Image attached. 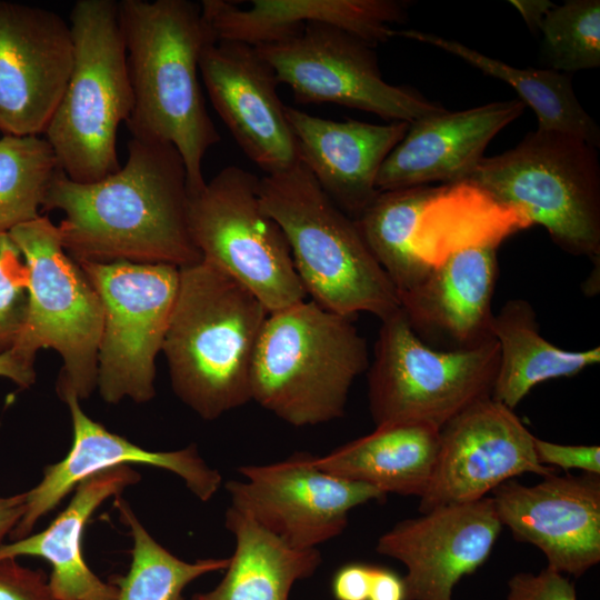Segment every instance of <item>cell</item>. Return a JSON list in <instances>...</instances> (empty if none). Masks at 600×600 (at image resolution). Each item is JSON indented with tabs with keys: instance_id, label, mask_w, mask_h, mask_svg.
I'll list each match as a JSON object with an SVG mask.
<instances>
[{
	"instance_id": "obj_38",
	"label": "cell",
	"mask_w": 600,
	"mask_h": 600,
	"mask_svg": "<svg viewBox=\"0 0 600 600\" xmlns=\"http://www.w3.org/2000/svg\"><path fill=\"white\" fill-rule=\"evenodd\" d=\"M368 600H406L403 578L389 568L372 566Z\"/></svg>"
},
{
	"instance_id": "obj_18",
	"label": "cell",
	"mask_w": 600,
	"mask_h": 600,
	"mask_svg": "<svg viewBox=\"0 0 600 600\" xmlns=\"http://www.w3.org/2000/svg\"><path fill=\"white\" fill-rule=\"evenodd\" d=\"M514 539L537 547L549 568L584 574L600 561V476L557 472L537 484L510 479L491 491Z\"/></svg>"
},
{
	"instance_id": "obj_37",
	"label": "cell",
	"mask_w": 600,
	"mask_h": 600,
	"mask_svg": "<svg viewBox=\"0 0 600 600\" xmlns=\"http://www.w3.org/2000/svg\"><path fill=\"white\" fill-rule=\"evenodd\" d=\"M372 566L348 563L333 576L332 593L336 600H368Z\"/></svg>"
},
{
	"instance_id": "obj_9",
	"label": "cell",
	"mask_w": 600,
	"mask_h": 600,
	"mask_svg": "<svg viewBox=\"0 0 600 600\" xmlns=\"http://www.w3.org/2000/svg\"><path fill=\"white\" fill-rule=\"evenodd\" d=\"M9 236L29 270L28 316L12 350L34 362L38 350L53 349L62 359L59 398L87 399L97 388L103 323L100 298L63 249L58 227L48 217L22 223Z\"/></svg>"
},
{
	"instance_id": "obj_29",
	"label": "cell",
	"mask_w": 600,
	"mask_h": 600,
	"mask_svg": "<svg viewBox=\"0 0 600 600\" xmlns=\"http://www.w3.org/2000/svg\"><path fill=\"white\" fill-rule=\"evenodd\" d=\"M448 184L380 191L356 219L371 252L399 296L418 286L430 269L422 254L420 229L427 211Z\"/></svg>"
},
{
	"instance_id": "obj_27",
	"label": "cell",
	"mask_w": 600,
	"mask_h": 600,
	"mask_svg": "<svg viewBox=\"0 0 600 600\" xmlns=\"http://www.w3.org/2000/svg\"><path fill=\"white\" fill-rule=\"evenodd\" d=\"M491 336L499 347V366L491 398L514 410L537 384L572 377L600 362V348L564 350L540 334L533 307L508 300L493 314Z\"/></svg>"
},
{
	"instance_id": "obj_17",
	"label": "cell",
	"mask_w": 600,
	"mask_h": 600,
	"mask_svg": "<svg viewBox=\"0 0 600 600\" xmlns=\"http://www.w3.org/2000/svg\"><path fill=\"white\" fill-rule=\"evenodd\" d=\"M502 527L492 498L484 497L398 522L376 550L407 568L406 600H452L457 583L489 559Z\"/></svg>"
},
{
	"instance_id": "obj_23",
	"label": "cell",
	"mask_w": 600,
	"mask_h": 600,
	"mask_svg": "<svg viewBox=\"0 0 600 600\" xmlns=\"http://www.w3.org/2000/svg\"><path fill=\"white\" fill-rule=\"evenodd\" d=\"M204 21L216 41L258 47L299 32L308 23L341 29L377 47L396 37L409 1L402 0H251L247 9L233 1L202 0Z\"/></svg>"
},
{
	"instance_id": "obj_2",
	"label": "cell",
	"mask_w": 600,
	"mask_h": 600,
	"mask_svg": "<svg viewBox=\"0 0 600 600\" xmlns=\"http://www.w3.org/2000/svg\"><path fill=\"white\" fill-rule=\"evenodd\" d=\"M133 106L126 126L133 138L170 143L186 166L189 193L206 183L202 163L220 141L199 81V62L216 41L201 6L190 0H121Z\"/></svg>"
},
{
	"instance_id": "obj_6",
	"label": "cell",
	"mask_w": 600,
	"mask_h": 600,
	"mask_svg": "<svg viewBox=\"0 0 600 600\" xmlns=\"http://www.w3.org/2000/svg\"><path fill=\"white\" fill-rule=\"evenodd\" d=\"M462 182L527 224L542 226L567 253L599 262L600 164L594 146L537 129L512 149L483 157Z\"/></svg>"
},
{
	"instance_id": "obj_10",
	"label": "cell",
	"mask_w": 600,
	"mask_h": 600,
	"mask_svg": "<svg viewBox=\"0 0 600 600\" xmlns=\"http://www.w3.org/2000/svg\"><path fill=\"white\" fill-rule=\"evenodd\" d=\"M259 179L227 166L189 196V228L202 260L248 288L268 309L307 298L287 238L263 211Z\"/></svg>"
},
{
	"instance_id": "obj_31",
	"label": "cell",
	"mask_w": 600,
	"mask_h": 600,
	"mask_svg": "<svg viewBox=\"0 0 600 600\" xmlns=\"http://www.w3.org/2000/svg\"><path fill=\"white\" fill-rule=\"evenodd\" d=\"M56 154L43 136L0 138V233L41 216L54 178Z\"/></svg>"
},
{
	"instance_id": "obj_35",
	"label": "cell",
	"mask_w": 600,
	"mask_h": 600,
	"mask_svg": "<svg viewBox=\"0 0 600 600\" xmlns=\"http://www.w3.org/2000/svg\"><path fill=\"white\" fill-rule=\"evenodd\" d=\"M0 600H56L43 570L22 566L16 558L0 560Z\"/></svg>"
},
{
	"instance_id": "obj_5",
	"label": "cell",
	"mask_w": 600,
	"mask_h": 600,
	"mask_svg": "<svg viewBox=\"0 0 600 600\" xmlns=\"http://www.w3.org/2000/svg\"><path fill=\"white\" fill-rule=\"evenodd\" d=\"M369 367L350 317L307 299L268 314L250 376L251 400L294 427L344 413L350 388Z\"/></svg>"
},
{
	"instance_id": "obj_41",
	"label": "cell",
	"mask_w": 600,
	"mask_h": 600,
	"mask_svg": "<svg viewBox=\"0 0 600 600\" xmlns=\"http://www.w3.org/2000/svg\"><path fill=\"white\" fill-rule=\"evenodd\" d=\"M509 3L518 10L528 29L534 34L539 33L546 14L556 4L549 0H510Z\"/></svg>"
},
{
	"instance_id": "obj_30",
	"label": "cell",
	"mask_w": 600,
	"mask_h": 600,
	"mask_svg": "<svg viewBox=\"0 0 600 600\" xmlns=\"http://www.w3.org/2000/svg\"><path fill=\"white\" fill-rule=\"evenodd\" d=\"M119 517L132 536V560L126 576L112 577L116 600H183V590L203 574L226 570L229 558L187 562L158 543L120 496L114 499Z\"/></svg>"
},
{
	"instance_id": "obj_21",
	"label": "cell",
	"mask_w": 600,
	"mask_h": 600,
	"mask_svg": "<svg viewBox=\"0 0 600 600\" xmlns=\"http://www.w3.org/2000/svg\"><path fill=\"white\" fill-rule=\"evenodd\" d=\"M524 108L519 99L496 101L461 111L443 110L409 123L379 170L377 189L462 182L483 158L493 137L519 118Z\"/></svg>"
},
{
	"instance_id": "obj_8",
	"label": "cell",
	"mask_w": 600,
	"mask_h": 600,
	"mask_svg": "<svg viewBox=\"0 0 600 600\" xmlns=\"http://www.w3.org/2000/svg\"><path fill=\"white\" fill-rule=\"evenodd\" d=\"M498 366L493 338L468 349H436L414 333L400 308L381 320L368 367L372 420L376 427L419 423L440 430L491 397Z\"/></svg>"
},
{
	"instance_id": "obj_40",
	"label": "cell",
	"mask_w": 600,
	"mask_h": 600,
	"mask_svg": "<svg viewBox=\"0 0 600 600\" xmlns=\"http://www.w3.org/2000/svg\"><path fill=\"white\" fill-rule=\"evenodd\" d=\"M27 510V491L9 497H0V546L13 531Z\"/></svg>"
},
{
	"instance_id": "obj_12",
	"label": "cell",
	"mask_w": 600,
	"mask_h": 600,
	"mask_svg": "<svg viewBox=\"0 0 600 600\" xmlns=\"http://www.w3.org/2000/svg\"><path fill=\"white\" fill-rule=\"evenodd\" d=\"M254 48L302 104L333 103L408 123L446 110L411 87L387 82L376 47L332 26L308 23Z\"/></svg>"
},
{
	"instance_id": "obj_24",
	"label": "cell",
	"mask_w": 600,
	"mask_h": 600,
	"mask_svg": "<svg viewBox=\"0 0 600 600\" xmlns=\"http://www.w3.org/2000/svg\"><path fill=\"white\" fill-rule=\"evenodd\" d=\"M140 474L118 466L83 479L64 510L41 532L2 543L0 560L21 556L47 560L52 571L49 586L56 600H116L118 587L100 579L86 563L81 539L88 520L109 498L136 484Z\"/></svg>"
},
{
	"instance_id": "obj_7",
	"label": "cell",
	"mask_w": 600,
	"mask_h": 600,
	"mask_svg": "<svg viewBox=\"0 0 600 600\" xmlns=\"http://www.w3.org/2000/svg\"><path fill=\"white\" fill-rule=\"evenodd\" d=\"M69 23L72 69L43 137L60 170L72 181L90 183L121 167L117 133L130 118L132 89L118 1L78 0Z\"/></svg>"
},
{
	"instance_id": "obj_15",
	"label": "cell",
	"mask_w": 600,
	"mask_h": 600,
	"mask_svg": "<svg viewBox=\"0 0 600 600\" xmlns=\"http://www.w3.org/2000/svg\"><path fill=\"white\" fill-rule=\"evenodd\" d=\"M533 438L512 409L491 397L473 403L440 429L439 453L420 498V513L478 501L523 473H556L539 463Z\"/></svg>"
},
{
	"instance_id": "obj_25",
	"label": "cell",
	"mask_w": 600,
	"mask_h": 600,
	"mask_svg": "<svg viewBox=\"0 0 600 600\" xmlns=\"http://www.w3.org/2000/svg\"><path fill=\"white\" fill-rule=\"evenodd\" d=\"M440 430L419 423L376 427L367 436L314 457L320 469L369 484L384 494L421 498L436 467Z\"/></svg>"
},
{
	"instance_id": "obj_20",
	"label": "cell",
	"mask_w": 600,
	"mask_h": 600,
	"mask_svg": "<svg viewBox=\"0 0 600 600\" xmlns=\"http://www.w3.org/2000/svg\"><path fill=\"white\" fill-rule=\"evenodd\" d=\"M79 401L73 396L64 399L72 420L71 448L61 461L48 464L41 481L27 491V510L9 536L11 541L29 536L38 520L83 479L118 466L144 464L168 470L180 477L201 501L210 500L218 491L221 474L204 462L194 444L177 451L146 450L89 418Z\"/></svg>"
},
{
	"instance_id": "obj_1",
	"label": "cell",
	"mask_w": 600,
	"mask_h": 600,
	"mask_svg": "<svg viewBox=\"0 0 600 600\" xmlns=\"http://www.w3.org/2000/svg\"><path fill=\"white\" fill-rule=\"evenodd\" d=\"M127 160L96 182L80 183L62 171L42 211L60 210L57 226L77 262H199L188 218L189 187L181 154L170 143L131 137Z\"/></svg>"
},
{
	"instance_id": "obj_4",
	"label": "cell",
	"mask_w": 600,
	"mask_h": 600,
	"mask_svg": "<svg viewBox=\"0 0 600 600\" xmlns=\"http://www.w3.org/2000/svg\"><path fill=\"white\" fill-rule=\"evenodd\" d=\"M261 207L281 228L311 300L334 313L380 320L400 310L397 288L354 219L322 190L299 160L259 179Z\"/></svg>"
},
{
	"instance_id": "obj_32",
	"label": "cell",
	"mask_w": 600,
	"mask_h": 600,
	"mask_svg": "<svg viewBox=\"0 0 600 600\" xmlns=\"http://www.w3.org/2000/svg\"><path fill=\"white\" fill-rule=\"evenodd\" d=\"M541 34L540 62L558 72L600 67V1L567 0L546 14Z\"/></svg>"
},
{
	"instance_id": "obj_3",
	"label": "cell",
	"mask_w": 600,
	"mask_h": 600,
	"mask_svg": "<svg viewBox=\"0 0 600 600\" xmlns=\"http://www.w3.org/2000/svg\"><path fill=\"white\" fill-rule=\"evenodd\" d=\"M270 312L242 283L200 260L179 268V288L164 336L171 386L206 420L251 400L256 347Z\"/></svg>"
},
{
	"instance_id": "obj_26",
	"label": "cell",
	"mask_w": 600,
	"mask_h": 600,
	"mask_svg": "<svg viewBox=\"0 0 600 600\" xmlns=\"http://www.w3.org/2000/svg\"><path fill=\"white\" fill-rule=\"evenodd\" d=\"M226 527L236 548L217 587L190 600H289L293 584L321 563L318 549H296L233 507Z\"/></svg>"
},
{
	"instance_id": "obj_33",
	"label": "cell",
	"mask_w": 600,
	"mask_h": 600,
	"mask_svg": "<svg viewBox=\"0 0 600 600\" xmlns=\"http://www.w3.org/2000/svg\"><path fill=\"white\" fill-rule=\"evenodd\" d=\"M29 270L9 233H0V354L11 350L26 324Z\"/></svg>"
},
{
	"instance_id": "obj_34",
	"label": "cell",
	"mask_w": 600,
	"mask_h": 600,
	"mask_svg": "<svg viewBox=\"0 0 600 600\" xmlns=\"http://www.w3.org/2000/svg\"><path fill=\"white\" fill-rule=\"evenodd\" d=\"M507 600H577L573 582L549 567L538 573H516L508 581Z\"/></svg>"
},
{
	"instance_id": "obj_16",
	"label": "cell",
	"mask_w": 600,
	"mask_h": 600,
	"mask_svg": "<svg viewBox=\"0 0 600 600\" xmlns=\"http://www.w3.org/2000/svg\"><path fill=\"white\" fill-rule=\"evenodd\" d=\"M72 63L70 23L59 13L0 1V131L43 136Z\"/></svg>"
},
{
	"instance_id": "obj_39",
	"label": "cell",
	"mask_w": 600,
	"mask_h": 600,
	"mask_svg": "<svg viewBox=\"0 0 600 600\" xmlns=\"http://www.w3.org/2000/svg\"><path fill=\"white\" fill-rule=\"evenodd\" d=\"M0 377L10 380L21 389H28L36 381L34 362L11 349L0 354Z\"/></svg>"
},
{
	"instance_id": "obj_11",
	"label": "cell",
	"mask_w": 600,
	"mask_h": 600,
	"mask_svg": "<svg viewBox=\"0 0 600 600\" xmlns=\"http://www.w3.org/2000/svg\"><path fill=\"white\" fill-rule=\"evenodd\" d=\"M103 309L97 388L108 403L156 394V358L179 288V268L129 261L78 263Z\"/></svg>"
},
{
	"instance_id": "obj_14",
	"label": "cell",
	"mask_w": 600,
	"mask_h": 600,
	"mask_svg": "<svg viewBox=\"0 0 600 600\" xmlns=\"http://www.w3.org/2000/svg\"><path fill=\"white\" fill-rule=\"evenodd\" d=\"M239 472L244 481L226 483L231 507L296 549H317L346 529L350 510L387 496L320 469L309 453Z\"/></svg>"
},
{
	"instance_id": "obj_36",
	"label": "cell",
	"mask_w": 600,
	"mask_h": 600,
	"mask_svg": "<svg viewBox=\"0 0 600 600\" xmlns=\"http://www.w3.org/2000/svg\"><path fill=\"white\" fill-rule=\"evenodd\" d=\"M533 448L542 466L563 470L579 469L584 473L600 476L599 446H564L534 437Z\"/></svg>"
},
{
	"instance_id": "obj_19",
	"label": "cell",
	"mask_w": 600,
	"mask_h": 600,
	"mask_svg": "<svg viewBox=\"0 0 600 600\" xmlns=\"http://www.w3.org/2000/svg\"><path fill=\"white\" fill-rule=\"evenodd\" d=\"M199 72L217 113L264 174L299 161L286 104L278 94L280 83L254 47L212 41L201 53Z\"/></svg>"
},
{
	"instance_id": "obj_22",
	"label": "cell",
	"mask_w": 600,
	"mask_h": 600,
	"mask_svg": "<svg viewBox=\"0 0 600 600\" xmlns=\"http://www.w3.org/2000/svg\"><path fill=\"white\" fill-rule=\"evenodd\" d=\"M299 160L328 197L357 219L379 194V170L408 131V122L337 121L286 106Z\"/></svg>"
},
{
	"instance_id": "obj_28",
	"label": "cell",
	"mask_w": 600,
	"mask_h": 600,
	"mask_svg": "<svg viewBox=\"0 0 600 600\" xmlns=\"http://www.w3.org/2000/svg\"><path fill=\"white\" fill-rule=\"evenodd\" d=\"M396 36L437 47L511 86L519 100L536 112L537 129L571 134L599 148L600 128L577 99L572 74L547 68H517L457 40L420 30L398 29Z\"/></svg>"
},
{
	"instance_id": "obj_13",
	"label": "cell",
	"mask_w": 600,
	"mask_h": 600,
	"mask_svg": "<svg viewBox=\"0 0 600 600\" xmlns=\"http://www.w3.org/2000/svg\"><path fill=\"white\" fill-rule=\"evenodd\" d=\"M519 224L458 229L444 253L430 260L423 280L399 296L414 333L441 350L479 346L491 336L498 248Z\"/></svg>"
}]
</instances>
